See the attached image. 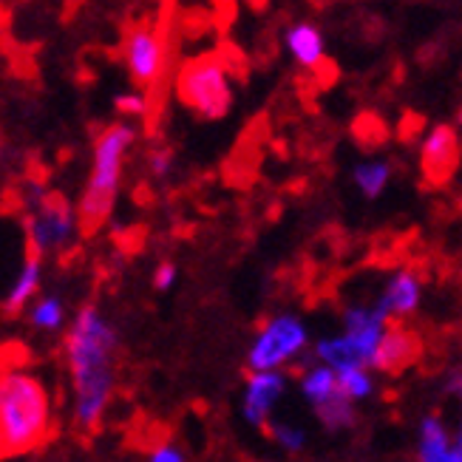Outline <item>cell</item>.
Here are the masks:
<instances>
[{
  "label": "cell",
  "mask_w": 462,
  "mask_h": 462,
  "mask_svg": "<svg viewBox=\"0 0 462 462\" xmlns=\"http://www.w3.org/2000/svg\"><path fill=\"white\" fill-rule=\"evenodd\" d=\"M145 462H188V451L176 443V439H159V443L148 451Z\"/></svg>",
  "instance_id": "obj_22"
},
{
  "label": "cell",
  "mask_w": 462,
  "mask_h": 462,
  "mask_svg": "<svg viewBox=\"0 0 462 462\" xmlns=\"http://www.w3.org/2000/svg\"><path fill=\"white\" fill-rule=\"evenodd\" d=\"M337 374V389L344 394L352 406L366 403V400L374 397L377 392V374L366 366H355V369H344V372H335Z\"/></svg>",
  "instance_id": "obj_19"
},
{
  "label": "cell",
  "mask_w": 462,
  "mask_h": 462,
  "mask_svg": "<svg viewBox=\"0 0 462 462\" xmlns=\"http://www.w3.org/2000/svg\"><path fill=\"white\" fill-rule=\"evenodd\" d=\"M250 6H255V9H264V6H267V0H250Z\"/></svg>",
  "instance_id": "obj_29"
},
{
  "label": "cell",
  "mask_w": 462,
  "mask_h": 462,
  "mask_svg": "<svg viewBox=\"0 0 462 462\" xmlns=\"http://www.w3.org/2000/svg\"><path fill=\"white\" fill-rule=\"evenodd\" d=\"M392 182V165L386 159H366L352 168V185L364 199H380Z\"/></svg>",
  "instance_id": "obj_18"
},
{
  "label": "cell",
  "mask_w": 462,
  "mask_h": 462,
  "mask_svg": "<svg viewBox=\"0 0 462 462\" xmlns=\"http://www.w3.org/2000/svg\"><path fill=\"white\" fill-rule=\"evenodd\" d=\"M420 352H423V340H420V335L411 327L392 320L372 355L369 369L374 374H400L417 364Z\"/></svg>",
  "instance_id": "obj_13"
},
{
  "label": "cell",
  "mask_w": 462,
  "mask_h": 462,
  "mask_svg": "<svg viewBox=\"0 0 462 462\" xmlns=\"http://www.w3.org/2000/svg\"><path fill=\"white\" fill-rule=\"evenodd\" d=\"M26 320H29V327L34 332H60V329H66L69 324V307H66V300L49 292V295H37L32 304L26 307Z\"/></svg>",
  "instance_id": "obj_17"
},
{
  "label": "cell",
  "mask_w": 462,
  "mask_h": 462,
  "mask_svg": "<svg viewBox=\"0 0 462 462\" xmlns=\"http://www.w3.org/2000/svg\"><path fill=\"white\" fill-rule=\"evenodd\" d=\"M176 99L202 119H222L233 106V88L218 54H199L176 74Z\"/></svg>",
  "instance_id": "obj_6"
},
{
  "label": "cell",
  "mask_w": 462,
  "mask_h": 462,
  "mask_svg": "<svg viewBox=\"0 0 462 462\" xmlns=\"http://www.w3.org/2000/svg\"><path fill=\"white\" fill-rule=\"evenodd\" d=\"M355 136H357V143L364 145V148H377V145H383L386 143V136H389V128L386 123L380 119L377 114H360L355 119Z\"/></svg>",
  "instance_id": "obj_21"
},
{
  "label": "cell",
  "mask_w": 462,
  "mask_h": 462,
  "mask_svg": "<svg viewBox=\"0 0 462 462\" xmlns=\"http://www.w3.org/2000/svg\"><path fill=\"white\" fill-rule=\"evenodd\" d=\"M134 143H136V128L128 123H111L108 128L99 131L94 143L88 182L74 210L77 227L83 236H94L108 225L116 205L119 185H123L125 156Z\"/></svg>",
  "instance_id": "obj_3"
},
{
  "label": "cell",
  "mask_w": 462,
  "mask_h": 462,
  "mask_svg": "<svg viewBox=\"0 0 462 462\" xmlns=\"http://www.w3.org/2000/svg\"><path fill=\"white\" fill-rule=\"evenodd\" d=\"M287 49L300 66L318 71L320 66H329L327 51H324V34H320L312 23H298L287 32Z\"/></svg>",
  "instance_id": "obj_16"
},
{
  "label": "cell",
  "mask_w": 462,
  "mask_h": 462,
  "mask_svg": "<svg viewBox=\"0 0 462 462\" xmlns=\"http://www.w3.org/2000/svg\"><path fill=\"white\" fill-rule=\"evenodd\" d=\"M298 392L327 431H346L357 423V406L340 394L337 374L329 366L315 364V360L304 366L298 377Z\"/></svg>",
  "instance_id": "obj_9"
},
{
  "label": "cell",
  "mask_w": 462,
  "mask_h": 462,
  "mask_svg": "<svg viewBox=\"0 0 462 462\" xmlns=\"http://www.w3.org/2000/svg\"><path fill=\"white\" fill-rule=\"evenodd\" d=\"M389 324V315L377 304H349L340 312V332L320 335L318 340H312L310 355L315 357V364H324L332 372L355 366L369 369L372 355Z\"/></svg>",
  "instance_id": "obj_4"
},
{
  "label": "cell",
  "mask_w": 462,
  "mask_h": 462,
  "mask_svg": "<svg viewBox=\"0 0 462 462\" xmlns=\"http://www.w3.org/2000/svg\"><path fill=\"white\" fill-rule=\"evenodd\" d=\"M54 423L51 394L29 369L0 372V459H17L46 443Z\"/></svg>",
  "instance_id": "obj_2"
},
{
  "label": "cell",
  "mask_w": 462,
  "mask_h": 462,
  "mask_svg": "<svg viewBox=\"0 0 462 462\" xmlns=\"http://www.w3.org/2000/svg\"><path fill=\"white\" fill-rule=\"evenodd\" d=\"M168 32H171V4H165V12L136 20L125 32V66L131 79L145 94H156L159 79L165 77Z\"/></svg>",
  "instance_id": "obj_7"
},
{
  "label": "cell",
  "mask_w": 462,
  "mask_h": 462,
  "mask_svg": "<svg viewBox=\"0 0 462 462\" xmlns=\"http://www.w3.org/2000/svg\"><path fill=\"white\" fill-rule=\"evenodd\" d=\"M312 346L310 324L298 312H275L261 324L247 346L250 372H287Z\"/></svg>",
  "instance_id": "obj_5"
},
{
  "label": "cell",
  "mask_w": 462,
  "mask_h": 462,
  "mask_svg": "<svg viewBox=\"0 0 462 462\" xmlns=\"http://www.w3.org/2000/svg\"><path fill=\"white\" fill-rule=\"evenodd\" d=\"M423 125H426V119H423V114H414V111H409L406 116H403V123H400V136L406 139H414L420 131H423Z\"/></svg>",
  "instance_id": "obj_27"
},
{
  "label": "cell",
  "mask_w": 462,
  "mask_h": 462,
  "mask_svg": "<svg viewBox=\"0 0 462 462\" xmlns=\"http://www.w3.org/2000/svg\"><path fill=\"white\" fill-rule=\"evenodd\" d=\"M459 168V136L451 125H434L420 145V171L426 185H448Z\"/></svg>",
  "instance_id": "obj_11"
},
{
  "label": "cell",
  "mask_w": 462,
  "mask_h": 462,
  "mask_svg": "<svg viewBox=\"0 0 462 462\" xmlns=\"http://www.w3.org/2000/svg\"><path fill=\"white\" fill-rule=\"evenodd\" d=\"M40 287H43V258L40 255H26L23 258V267L14 275L12 287L6 290L0 307H4L6 315H23L26 307L40 295Z\"/></svg>",
  "instance_id": "obj_15"
},
{
  "label": "cell",
  "mask_w": 462,
  "mask_h": 462,
  "mask_svg": "<svg viewBox=\"0 0 462 462\" xmlns=\"http://www.w3.org/2000/svg\"><path fill=\"white\" fill-rule=\"evenodd\" d=\"M414 462H462V437L446 423L443 414L426 411L420 417Z\"/></svg>",
  "instance_id": "obj_14"
},
{
  "label": "cell",
  "mask_w": 462,
  "mask_h": 462,
  "mask_svg": "<svg viewBox=\"0 0 462 462\" xmlns=\"http://www.w3.org/2000/svg\"><path fill=\"white\" fill-rule=\"evenodd\" d=\"M114 108L119 114H125V116H145L148 114V99L145 94H139V91H131V94H119L114 99Z\"/></svg>",
  "instance_id": "obj_24"
},
{
  "label": "cell",
  "mask_w": 462,
  "mask_h": 462,
  "mask_svg": "<svg viewBox=\"0 0 462 462\" xmlns=\"http://www.w3.org/2000/svg\"><path fill=\"white\" fill-rule=\"evenodd\" d=\"M264 431H267V437L273 439V443L281 451H287V454H300V451L307 448V439H310L304 426L290 423V420H278V417L270 420Z\"/></svg>",
  "instance_id": "obj_20"
},
{
  "label": "cell",
  "mask_w": 462,
  "mask_h": 462,
  "mask_svg": "<svg viewBox=\"0 0 462 462\" xmlns=\"http://www.w3.org/2000/svg\"><path fill=\"white\" fill-rule=\"evenodd\" d=\"M439 392H443L446 397H459V392H462V372H459V366H451L443 377H439Z\"/></svg>",
  "instance_id": "obj_26"
},
{
  "label": "cell",
  "mask_w": 462,
  "mask_h": 462,
  "mask_svg": "<svg viewBox=\"0 0 462 462\" xmlns=\"http://www.w3.org/2000/svg\"><path fill=\"white\" fill-rule=\"evenodd\" d=\"M63 355L71 380L77 429L94 431L111 406L119 369V329L97 304H83L66 324Z\"/></svg>",
  "instance_id": "obj_1"
},
{
  "label": "cell",
  "mask_w": 462,
  "mask_h": 462,
  "mask_svg": "<svg viewBox=\"0 0 462 462\" xmlns=\"http://www.w3.org/2000/svg\"><path fill=\"white\" fill-rule=\"evenodd\" d=\"M423 298H426L423 273L414 270V267H400L386 278V284H383V290H380L374 304L389 315V320L403 324L406 318L420 312Z\"/></svg>",
  "instance_id": "obj_12"
},
{
  "label": "cell",
  "mask_w": 462,
  "mask_h": 462,
  "mask_svg": "<svg viewBox=\"0 0 462 462\" xmlns=\"http://www.w3.org/2000/svg\"><path fill=\"white\" fill-rule=\"evenodd\" d=\"M86 0H63V6H66V14H77V9L83 6Z\"/></svg>",
  "instance_id": "obj_28"
},
{
  "label": "cell",
  "mask_w": 462,
  "mask_h": 462,
  "mask_svg": "<svg viewBox=\"0 0 462 462\" xmlns=\"http://www.w3.org/2000/svg\"><path fill=\"white\" fill-rule=\"evenodd\" d=\"M179 264L176 261H159L156 270H153V290L156 292H171L179 284Z\"/></svg>",
  "instance_id": "obj_23"
},
{
  "label": "cell",
  "mask_w": 462,
  "mask_h": 462,
  "mask_svg": "<svg viewBox=\"0 0 462 462\" xmlns=\"http://www.w3.org/2000/svg\"><path fill=\"white\" fill-rule=\"evenodd\" d=\"M287 392H290L287 372H250L238 400L241 420L247 426L264 431L267 423L275 417V409L284 403Z\"/></svg>",
  "instance_id": "obj_10"
},
{
  "label": "cell",
  "mask_w": 462,
  "mask_h": 462,
  "mask_svg": "<svg viewBox=\"0 0 462 462\" xmlns=\"http://www.w3.org/2000/svg\"><path fill=\"white\" fill-rule=\"evenodd\" d=\"M77 233V213L66 199L57 193H37L34 210L26 218L29 253L40 258L63 253L74 245Z\"/></svg>",
  "instance_id": "obj_8"
},
{
  "label": "cell",
  "mask_w": 462,
  "mask_h": 462,
  "mask_svg": "<svg viewBox=\"0 0 462 462\" xmlns=\"http://www.w3.org/2000/svg\"><path fill=\"white\" fill-rule=\"evenodd\" d=\"M148 165H151V173H153V176H168L171 168H173V153H171L168 148H159V151L151 153Z\"/></svg>",
  "instance_id": "obj_25"
}]
</instances>
